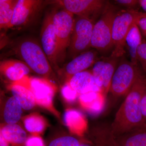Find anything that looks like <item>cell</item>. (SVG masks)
I'll use <instances>...</instances> for the list:
<instances>
[{
	"instance_id": "obj_1",
	"label": "cell",
	"mask_w": 146,
	"mask_h": 146,
	"mask_svg": "<svg viewBox=\"0 0 146 146\" xmlns=\"http://www.w3.org/2000/svg\"><path fill=\"white\" fill-rule=\"evenodd\" d=\"M146 90V77L143 71L126 96L110 125L115 137L146 127L141 109V99Z\"/></svg>"
},
{
	"instance_id": "obj_2",
	"label": "cell",
	"mask_w": 146,
	"mask_h": 146,
	"mask_svg": "<svg viewBox=\"0 0 146 146\" xmlns=\"http://www.w3.org/2000/svg\"><path fill=\"white\" fill-rule=\"evenodd\" d=\"M14 51L32 72L42 78L56 80L48 59L41 44L36 41L31 39L21 40L16 45Z\"/></svg>"
},
{
	"instance_id": "obj_3",
	"label": "cell",
	"mask_w": 146,
	"mask_h": 146,
	"mask_svg": "<svg viewBox=\"0 0 146 146\" xmlns=\"http://www.w3.org/2000/svg\"><path fill=\"white\" fill-rule=\"evenodd\" d=\"M146 14L134 9L118 11L112 23V55L119 58L122 57L125 52V41L128 33L136 21Z\"/></svg>"
},
{
	"instance_id": "obj_4",
	"label": "cell",
	"mask_w": 146,
	"mask_h": 146,
	"mask_svg": "<svg viewBox=\"0 0 146 146\" xmlns=\"http://www.w3.org/2000/svg\"><path fill=\"white\" fill-rule=\"evenodd\" d=\"M15 82L24 85L31 91L36 105L59 118V113L53 104L54 97L57 91V86L52 80L44 78L27 76Z\"/></svg>"
},
{
	"instance_id": "obj_5",
	"label": "cell",
	"mask_w": 146,
	"mask_h": 146,
	"mask_svg": "<svg viewBox=\"0 0 146 146\" xmlns=\"http://www.w3.org/2000/svg\"><path fill=\"white\" fill-rule=\"evenodd\" d=\"M117 11L114 6L107 3L100 19L94 25L91 48L99 52H106L113 48L112 23Z\"/></svg>"
},
{
	"instance_id": "obj_6",
	"label": "cell",
	"mask_w": 146,
	"mask_h": 146,
	"mask_svg": "<svg viewBox=\"0 0 146 146\" xmlns=\"http://www.w3.org/2000/svg\"><path fill=\"white\" fill-rule=\"evenodd\" d=\"M143 70L138 65L122 58L112 77L110 92L114 96H126Z\"/></svg>"
},
{
	"instance_id": "obj_7",
	"label": "cell",
	"mask_w": 146,
	"mask_h": 146,
	"mask_svg": "<svg viewBox=\"0 0 146 146\" xmlns=\"http://www.w3.org/2000/svg\"><path fill=\"white\" fill-rule=\"evenodd\" d=\"M96 21L90 18L77 16L74 19L70 44L69 56L74 58L91 48L93 29Z\"/></svg>"
},
{
	"instance_id": "obj_8",
	"label": "cell",
	"mask_w": 146,
	"mask_h": 146,
	"mask_svg": "<svg viewBox=\"0 0 146 146\" xmlns=\"http://www.w3.org/2000/svg\"><path fill=\"white\" fill-rule=\"evenodd\" d=\"M74 14L63 9L53 11L52 23L58 44V62L65 60L74 27Z\"/></svg>"
},
{
	"instance_id": "obj_9",
	"label": "cell",
	"mask_w": 146,
	"mask_h": 146,
	"mask_svg": "<svg viewBox=\"0 0 146 146\" xmlns=\"http://www.w3.org/2000/svg\"><path fill=\"white\" fill-rule=\"evenodd\" d=\"M50 2L74 15L94 21L102 15L108 3L103 0H57Z\"/></svg>"
},
{
	"instance_id": "obj_10",
	"label": "cell",
	"mask_w": 146,
	"mask_h": 146,
	"mask_svg": "<svg viewBox=\"0 0 146 146\" xmlns=\"http://www.w3.org/2000/svg\"><path fill=\"white\" fill-rule=\"evenodd\" d=\"M119 58L110 55L100 57L91 71L97 86L105 97L110 92L111 81L119 63Z\"/></svg>"
},
{
	"instance_id": "obj_11",
	"label": "cell",
	"mask_w": 146,
	"mask_h": 146,
	"mask_svg": "<svg viewBox=\"0 0 146 146\" xmlns=\"http://www.w3.org/2000/svg\"><path fill=\"white\" fill-rule=\"evenodd\" d=\"M53 11L45 16L40 33L41 45L53 69L59 70L58 44L52 23Z\"/></svg>"
},
{
	"instance_id": "obj_12",
	"label": "cell",
	"mask_w": 146,
	"mask_h": 146,
	"mask_svg": "<svg viewBox=\"0 0 146 146\" xmlns=\"http://www.w3.org/2000/svg\"><path fill=\"white\" fill-rule=\"evenodd\" d=\"M44 3L41 0H18L9 29L31 23L42 9Z\"/></svg>"
},
{
	"instance_id": "obj_13",
	"label": "cell",
	"mask_w": 146,
	"mask_h": 146,
	"mask_svg": "<svg viewBox=\"0 0 146 146\" xmlns=\"http://www.w3.org/2000/svg\"><path fill=\"white\" fill-rule=\"evenodd\" d=\"M99 53L94 49L86 51L73 58L63 68L59 69L58 73L63 76L65 83H66L73 76L93 67L99 58Z\"/></svg>"
},
{
	"instance_id": "obj_14",
	"label": "cell",
	"mask_w": 146,
	"mask_h": 146,
	"mask_svg": "<svg viewBox=\"0 0 146 146\" xmlns=\"http://www.w3.org/2000/svg\"><path fill=\"white\" fill-rule=\"evenodd\" d=\"M0 71L1 74L11 83L19 81L28 76L31 71L23 61L13 59L1 61Z\"/></svg>"
},
{
	"instance_id": "obj_15",
	"label": "cell",
	"mask_w": 146,
	"mask_h": 146,
	"mask_svg": "<svg viewBox=\"0 0 146 146\" xmlns=\"http://www.w3.org/2000/svg\"><path fill=\"white\" fill-rule=\"evenodd\" d=\"M66 83L69 84L72 89L79 95L92 91L100 92L91 70L76 74Z\"/></svg>"
},
{
	"instance_id": "obj_16",
	"label": "cell",
	"mask_w": 146,
	"mask_h": 146,
	"mask_svg": "<svg viewBox=\"0 0 146 146\" xmlns=\"http://www.w3.org/2000/svg\"><path fill=\"white\" fill-rule=\"evenodd\" d=\"M106 98L100 92H90L78 97L80 104L84 110L94 116L100 114L104 109Z\"/></svg>"
},
{
	"instance_id": "obj_17",
	"label": "cell",
	"mask_w": 146,
	"mask_h": 146,
	"mask_svg": "<svg viewBox=\"0 0 146 146\" xmlns=\"http://www.w3.org/2000/svg\"><path fill=\"white\" fill-rule=\"evenodd\" d=\"M91 142L95 146H119L110 125L101 124L94 127L90 134Z\"/></svg>"
},
{
	"instance_id": "obj_18",
	"label": "cell",
	"mask_w": 146,
	"mask_h": 146,
	"mask_svg": "<svg viewBox=\"0 0 146 146\" xmlns=\"http://www.w3.org/2000/svg\"><path fill=\"white\" fill-rule=\"evenodd\" d=\"M0 135L10 146H25L28 137L25 131L18 124H3L1 126Z\"/></svg>"
},
{
	"instance_id": "obj_19",
	"label": "cell",
	"mask_w": 146,
	"mask_h": 146,
	"mask_svg": "<svg viewBox=\"0 0 146 146\" xmlns=\"http://www.w3.org/2000/svg\"><path fill=\"white\" fill-rule=\"evenodd\" d=\"M64 123L73 134L83 136L87 129L86 119L81 112L74 109H68L63 116Z\"/></svg>"
},
{
	"instance_id": "obj_20",
	"label": "cell",
	"mask_w": 146,
	"mask_h": 146,
	"mask_svg": "<svg viewBox=\"0 0 146 146\" xmlns=\"http://www.w3.org/2000/svg\"><path fill=\"white\" fill-rule=\"evenodd\" d=\"M12 96L19 102L25 110H30L36 105L33 94L24 85L17 82L11 83L8 86Z\"/></svg>"
},
{
	"instance_id": "obj_21",
	"label": "cell",
	"mask_w": 146,
	"mask_h": 146,
	"mask_svg": "<svg viewBox=\"0 0 146 146\" xmlns=\"http://www.w3.org/2000/svg\"><path fill=\"white\" fill-rule=\"evenodd\" d=\"M143 38L141 31L136 23L133 24L126 36L125 48L127 50L130 61L134 65H138L137 51L143 42Z\"/></svg>"
},
{
	"instance_id": "obj_22",
	"label": "cell",
	"mask_w": 146,
	"mask_h": 146,
	"mask_svg": "<svg viewBox=\"0 0 146 146\" xmlns=\"http://www.w3.org/2000/svg\"><path fill=\"white\" fill-rule=\"evenodd\" d=\"M23 109L21 105L14 97L9 98L2 108V118L3 124L17 123L21 119Z\"/></svg>"
},
{
	"instance_id": "obj_23",
	"label": "cell",
	"mask_w": 146,
	"mask_h": 146,
	"mask_svg": "<svg viewBox=\"0 0 146 146\" xmlns=\"http://www.w3.org/2000/svg\"><path fill=\"white\" fill-rule=\"evenodd\" d=\"M116 138L119 146H146V127L125 133Z\"/></svg>"
},
{
	"instance_id": "obj_24",
	"label": "cell",
	"mask_w": 146,
	"mask_h": 146,
	"mask_svg": "<svg viewBox=\"0 0 146 146\" xmlns=\"http://www.w3.org/2000/svg\"><path fill=\"white\" fill-rule=\"evenodd\" d=\"M22 120L25 129L33 136H40L48 125L44 117L37 113L27 115Z\"/></svg>"
},
{
	"instance_id": "obj_25",
	"label": "cell",
	"mask_w": 146,
	"mask_h": 146,
	"mask_svg": "<svg viewBox=\"0 0 146 146\" xmlns=\"http://www.w3.org/2000/svg\"><path fill=\"white\" fill-rule=\"evenodd\" d=\"M18 0H0V29H9Z\"/></svg>"
},
{
	"instance_id": "obj_26",
	"label": "cell",
	"mask_w": 146,
	"mask_h": 146,
	"mask_svg": "<svg viewBox=\"0 0 146 146\" xmlns=\"http://www.w3.org/2000/svg\"><path fill=\"white\" fill-rule=\"evenodd\" d=\"M84 141L71 135H61L51 139L46 146H80Z\"/></svg>"
},
{
	"instance_id": "obj_27",
	"label": "cell",
	"mask_w": 146,
	"mask_h": 146,
	"mask_svg": "<svg viewBox=\"0 0 146 146\" xmlns=\"http://www.w3.org/2000/svg\"><path fill=\"white\" fill-rule=\"evenodd\" d=\"M63 99L68 103H72L78 98L80 95L73 90L68 83H64L61 89Z\"/></svg>"
},
{
	"instance_id": "obj_28",
	"label": "cell",
	"mask_w": 146,
	"mask_h": 146,
	"mask_svg": "<svg viewBox=\"0 0 146 146\" xmlns=\"http://www.w3.org/2000/svg\"><path fill=\"white\" fill-rule=\"evenodd\" d=\"M137 59L146 77V41L144 38L137 51Z\"/></svg>"
},
{
	"instance_id": "obj_29",
	"label": "cell",
	"mask_w": 146,
	"mask_h": 146,
	"mask_svg": "<svg viewBox=\"0 0 146 146\" xmlns=\"http://www.w3.org/2000/svg\"><path fill=\"white\" fill-rule=\"evenodd\" d=\"M114 2L120 6L125 7L126 9H136L137 7L139 6V0H115Z\"/></svg>"
},
{
	"instance_id": "obj_30",
	"label": "cell",
	"mask_w": 146,
	"mask_h": 146,
	"mask_svg": "<svg viewBox=\"0 0 146 146\" xmlns=\"http://www.w3.org/2000/svg\"><path fill=\"white\" fill-rule=\"evenodd\" d=\"M25 146H45V145L40 136L31 135L28 138Z\"/></svg>"
},
{
	"instance_id": "obj_31",
	"label": "cell",
	"mask_w": 146,
	"mask_h": 146,
	"mask_svg": "<svg viewBox=\"0 0 146 146\" xmlns=\"http://www.w3.org/2000/svg\"><path fill=\"white\" fill-rule=\"evenodd\" d=\"M136 25L141 31L144 39H146V14L136 21Z\"/></svg>"
},
{
	"instance_id": "obj_32",
	"label": "cell",
	"mask_w": 146,
	"mask_h": 146,
	"mask_svg": "<svg viewBox=\"0 0 146 146\" xmlns=\"http://www.w3.org/2000/svg\"><path fill=\"white\" fill-rule=\"evenodd\" d=\"M141 109L143 118L146 123V90L141 99Z\"/></svg>"
},
{
	"instance_id": "obj_33",
	"label": "cell",
	"mask_w": 146,
	"mask_h": 146,
	"mask_svg": "<svg viewBox=\"0 0 146 146\" xmlns=\"http://www.w3.org/2000/svg\"><path fill=\"white\" fill-rule=\"evenodd\" d=\"M0 146H10L8 142L1 135H0Z\"/></svg>"
},
{
	"instance_id": "obj_34",
	"label": "cell",
	"mask_w": 146,
	"mask_h": 146,
	"mask_svg": "<svg viewBox=\"0 0 146 146\" xmlns=\"http://www.w3.org/2000/svg\"><path fill=\"white\" fill-rule=\"evenodd\" d=\"M139 5L146 13V0H139Z\"/></svg>"
},
{
	"instance_id": "obj_35",
	"label": "cell",
	"mask_w": 146,
	"mask_h": 146,
	"mask_svg": "<svg viewBox=\"0 0 146 146\" xmlns=\"http://www.w3.org/2000/svg\"><path fill=\"white\" fill-rule=\"evenodd\" d=\"M80 146H95L91 141H89L85 140L83 141Z\"/></svg>"
}]
</instances>
